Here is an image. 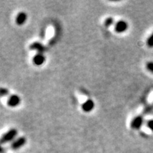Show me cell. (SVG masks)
<instances>
[{
	"label": "cell",
	"instance_id": "1",
	"mask_svg": "<svg viewBox=\"0 0 153 153\" xmlns=\"http://www.w3.org/2000/svg\"><path fill=\"white\" fill-rule=\"evenodd\" d=\"M18 135V131L15 128H11L9 130L7 133H5L1 137V143L5 144V143L11 142L14 140L15 137Z\"/></svg>",
	"mask_w": 153,
	"mask_h": 153
},
{
	"label": "cell",
	"instance_id": "2",
	"mask_svg": "<svg viewBox=\"0 0 153 153\" xmlns=\"http://www.w3.org/2000/svg\"><path fill=\"white\" fill-rule=\"evenodd\" d=\"M128 28V24L124 20H119L114 25V30L116 33H121L126 32Z\"/></svg>",
	"mask_w": 153,
	"mask_h": 153
},
{
	"label": "cell",
	"instance_id": "3",
	"mask_svg": "<svg viewBox=\"0 0 153 153\" xmlns=\"http://www.w3.org/2000/svg\"><path fill=\"white\" fill-rule=\"evenodd\" d=\"M26 138L24 136L19 137L16 140H14L10 145V148L11 150H16L20 149L22 147L24 146V145L26 144Z\"/></svg>",
	"mask_w": 153,
	"mask_h": 153
},
{
	"label": "cell",
	"instance_id": "4",
	"mask_svg": "<svg viewBox=\"0 0 153 153\" xmlns=\"http://www.w3.org/2000/svg\"><path fill=\"white\" fill-rule=\"evenodd\" d=\"M144 123V119L143 117L141 116H135L133 120H131V123H130V126L132 129L134 130H138L142 127Z\"/></svg>",
	"mask_w": 153,
	"mask_h": 153
},
{
	"label": "cell",
	"instance_id": "5",
	"mask_svg": "<svg viewBox=\"0 0 153 153\" xmlns=\"http://www.w3.org/2000/svg\"><path fill=\"white\" fill-rule=\"evenodd\" d=\"M21 103V99L18 95L12 94L9 96L8 99H7V104L9 107H16L18 106Z\"/></svg>",
	"mask_w": 153,
	"mask_h": 153
},
{
	"label": "cell",
	"instance_id": "6",
	"mask_svg": "<svg viewBox=\"0 0 153 153\" xmlns=\"http://www.w3.org/2000/svg\"><path fill=\"white\" fill-rule=\"evenodd\" d=\"M94 102L91 99H87L82 105V109L86 113H89L94 108Z\"/></svg>",
	"mask_w": 153,
	"mask_h": 153
},
{
	"label": "cell",
	"instance_id": "7",
	"mask_svg": "<svg viewBox=\"0 0 153 153\" xmlns=\"http://www.w3.org/2000/svg\"><path fill=\"white\" fill-rule=\"evenodd\" d=\"M45 57L44 56L43 53H37L33 57L32 59V62H33V65L36 66H41L45 62Z\"/></svg>",
	"mask_w": 153,
	"mask_h": 153
},
{
	"label": "cell",
	"instance_id": "8",
	"mask_svg": "<svg viewBox=\"0 0 153 153\" xmlns=\"http://www.w3.org/2000/svg\"><path fill=\"white\" fill-rule=\"evenodd\" d=\"M26 20H27V14L26 13H25L24 11H21L18 14L16 15V19H15V22L16 24L19 26H22L26 23Z\"/></svg>",
	"mask_w": 153,
	"mask_h": 153
},
{
	"label": "cell",
	"instance_id": "9",
	"mask_svg": "<svg viewBox=\"0 0 153 153\" xmlns=\"http://www.w3.org/2000/svg\"><path fill=\"white\" fill-rule=\"evenodd\" d=\"M29 49L31 51H36L38 53H43V54L45 50L43 44L39 43V42H34V43L30 44Z\"/></svg>",
	"mask_w": 153,
	"mask_h": 153
},
{
	"label": "cell",
	"instance_id": "10",
	"mask_svg": "<svg viewBox=\"0 0 153 153\" xmlns=\"http://www.w3.org/2000/svg\"><path fill=\"white\" fill-rule=\"evenodd\" d=\"M114 24V19L112 17H108V18L106 19L104 22V25L106 27H110L111 26H112L113 24Z\"/></svg>",
	"mask_w": 153,
	"mask_h": 153
},
{
	"label": "cell",
	"instance_id": "11",
	"mask_svg": "<svg viewBox=\"0 0 153 153\" xmlns=\"http://www.w3.org/2000/svg\"><path fill=\"white\" fill-rule=\"evenodd\" d=\"M146 44L149 48H153V33L147 39Z\"/></svg>",
	"mask_w": 153,
	"mask_h": 153
},
{
	"label": "cell",
	"instance_id": "12",
	"mask_svg": "<svg viewBox=\"0 0 153 153\" xmlns=\"http://www.w3.org/2000/svg\"><path fill=\"white\" fill-rule=\"evenodd\" d=\"M145 67H146V69L148 70L149 72L153 74V62L152 61H150V62H147L146 65H145Z\"/></svg>",
	"mask_w": 153,
	"mask_h": 153
},
{
	"label": "cell",
	"instance_id": "13",
	"mask_svg": "<svg viewBox=\"0 0 153 153\" xmlns=\"http://www.w3.org/2000/svg\"><path fill=\"white\" fill-rule=\"evenodd\" d=\"M0 93H1V97H5V96H7L9 94V90L7 89V88H1V90H0Z\"/></svg>",
	"mask_w": 153,
	"mask_h": 153
},
{
	"label": "cell",
	"instance_id": "14",
	"mask_svg": "<svg viewBox=\"0 0 153 153\" xmlns=\"http://www.w3.org/2000/svg\"><path fill=\"white\" fill-rule=\"evenodd\" d=\"M146 126L151 131L153 132V119L148 120L146 123Z\"/></svg>",
	"mask_w": 153,
	"mask_h": 153
}]
</instances>
